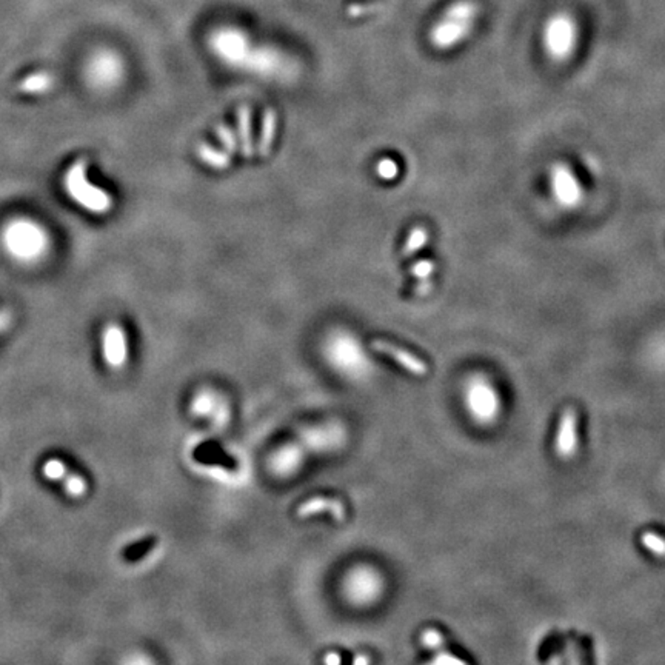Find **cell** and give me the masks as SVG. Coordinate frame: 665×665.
<instances>
[{"instance_id":"obj_9","label":"cell","mask_w":665,"mask_h":665,"mask_svg":"<svg viewBox=\"0 0 665 665\" xmlns=\"http://www.w3.org/2000/svg\"><path fill=\"white\" fill-rule=\"evenodd\" d=\"M573 44V36L569 28L554 26L549 31V46L554 57L564 59L570 54Z\"/></svg>"},{"instance_id":"obj_3","label":"cell","mask_w":665,"mask_h":665,"mask_svg":"<svg viewBox=\"0 0 665 665\" xmlns=\"http://www.w3.org/2000/svg\"><path fill=\"white\" fill-rule=\"evenodd\" d=\"M552 191L557 203L565 208H576L582 202V188L570 166L556 163L552 168Z\"/></svg>"},{"instance_id":"obj_13","label":"cell","mask_w":665,"mask_h":665,"mask_svg":"<svg viewBox=\"0 0 665 665\" xmlns=\"http://www.w3.org/2000/svg\"><path fill=\"white\" fill-rule=\"evenodd\" d=\"M62 482H64L66 493L70 496H73V497L83 496L85 492H86V488H88L85 479L81 474H77V473L68 472L66 476L62 479Z\"/></svg>"},{"instance_id":"obj_16","label":"cell","mask_w":665,"mask_h":665,"mask_svg":"<svg viewBox=\"0 0 665 665\" xmlns=\"http://www.w3.org/2000/svg\"><path fill=\"white\" fill-rule=\"evenodd\" d=\"M216 131H218V138H219L220 143L223 145L225 151H227L228 154L236 153V150H238V138H236V134H234V131L230 128V126L219 125Z\"/></svg>"},{"instance_id":"obj_23","label":"cell","mask_w":665,"mask_h":665,"mask_svg":"<svg viewBox=\"0 0 665 665\" xmlns=\"http://www.w3.org/2000/svg\"><path fill=\"white\" fill-rule=\"evenodd\" d=\"M325 662H327V664H331V662H332V664H339V662H340L339 654H336V653H331L330 656H327V658H325Z\"/></svg>"},{"instance_id":"obj_7","label":"cell","mask_w":665,"mask_h":665,"mask_svg":"<svg viewBox=\"0 0 665 665\" xmlns=\"http://www.w3.org/2000/svg\"><path fill=\"white\" fill-rule=\"evenodd\" d=\"M322 512H328L331 516L335 517L337 521H344L345 519V505L342 504L339 499H331V497H313L310 501L302 504L298 508V516L299 517H308L313 514H318Z\"/></svg>"},{"instance_id":"obj_21","label":"cell","mask_w":665,"mask_h":665,"mask_svg":"<svg viewBox=\"0 0 665 665\" xmlns=\"http://www.w3.org/2000/svg\"><path fill=\"white\" fill-rule=\"evenodd\" d=\"M422 644L425 645V647L433 649V650H441L445 645L442 634L435 629H430L422 634Z\"/></svg>"},{"instance_id":"obj_5","label":"cell","mask_w":665,"mask_h":665,"mask_svg":"<svg viewBox=\"0 0 665 665\" xmlns=\"http://www.w3.org/2000/svg\"><path fill=\"white\" fill-rule=\"evenodd\" d=\"M578 413L574 408H565L556 439V450L561 457H572L578 445Z\"/></svg>"},{"instance_id":"obj_1","label":"cell","mask_w":665,"mask_h":665,"mask_svg":"<svg viewBox=\"0 0 665 665\" xmlns=\"http://www.w3.org/2000/svg\"><path fill=\"white\" fill-rule=\"evenodd\" d=\"M86 161L82 159L74 163L66 174L65 185L71 198L79 202L82 207L93 213H106L113 205V200L103 190L96 188L86 181Z\"/></svg>"},{"instance_id":"obj_2","label":"cell","mask_w":665,"mask_h":665,"mask_svg":"<svg viewBox=\"0 0 665 665\" xmlns=\"http://www.w3.org/2000/svg\"><path fill=\"white\" fill-rule=\"evenodd\" d=\"M6 245L19 258H34L42 253L45 236L36 225L19 222L6 231Z\"/></svg>"},{"instance_id":"obj_14","label":"cell","mask_w":665,"mask_h":665,"mask_svg":"<svg viewBox=\"0 0 665 665\" xmlns=\"http://www.w3.org/2000/svg\"><path fill=\"white\" fill-rule=\"evenodd\" d=\"M42 473L46 479H50V481H62L68 473V467L65 465V462L61 461V459L53 457V459H48V461L44 464Z\"/></svg>"},{"instance_id":"obj_20","label":"cell","mask_w":665,"mask_h":665,"mask_svg":"<svg viewBox=\"0 0 665 665\" xmlns=\"http://www.w3.org/2000/svg\"><path fill=\"white\" fill-rule=\"evenodd\" d=\"M435 273V263L432 260H419L412 267V275L419 280L430 279Z\"/></svg>"},{"instance_id":"obj_11","label":"cell","mask_w":665,"mask_h":665,"mask_svg":"<svg viewBox=\"0 0 665 665\" xmlns=\"http://www.w3.org/2000/svg\"><path fill=\"white\" fill-rule=\"evenodd\" d=\"M198 153H199V158L205 163L210 165L211 168L225 170V168H228L230 163H231V158H230V154L227 151H220V150L213 148V146L208 145V143H202L199 146Z\"/></svg>"},{"instance_id":"obj_6","label":"cell","mask_w":665,"mask_h":665,"mask_svg":"<svg viewBox=\"0 0 665 665\" xmlns=\"http://www.w3.org/2000/svg\"><path fill=\"white\" fill-rule=\"evenodd\" d=\"M371 348L377 353H382L390 356L391 359H395L399 365H402L405 370H408L410 373H413L416 376H425L428 373V367L422 359H419L417 356L408 353L407 350L399 348L390 342L385 340H375L371 344Z\"/></svg>"},{"instance_id":"obj_15","label":"cell","mask_w":665,"mask_h":665,"mask_svg":"<svg viewBox=\"0 0 665 665\" xmlns=\"http://www.w3.org/2000/svg\"><path fill=\"white\" fill-rule=\"evenodd\" d=\"M50 85H51V77L50 76L36 74V76L28 77L26 81L22 82L21 90H24L26 93H42V91H46L48 88H51Z\"/></svg>"},{"instance_id":"obj_12","label":"cell","mask_w":665,"mask_h":665,"mask_svg":"<svg viewBox=\"0 0 665 665\" xmlns=\"http://www.w3.org/2000/svg\"><path fill=\"white\" fill-rule=\"evenodd\" d=\"M428 240V231L424 227H416L410 233V238L404 247V256L410 258L413 256L415 253H417L420 248H422Z\"/></svg>"},{"instance_id":"obj_17","label":"cell","mask_w":665,"mask_h":665,"mask_svg":"<svg viewBox=\"0 0 665 665\" xmlns=\"http://www.w3.org/2000/svg\"><path fill=\"white\" fill-rule=\"evenodd\" d=\"M642 544L645 549H649L651 553L658 556H665V539L662 536L653 532H645L642 534Z\"/></svg>"},{"instance_id":"obj_19","label":"cell","mask_w":665,"mask_h":665,"mask_svg":"<svg viewBox=\"0 0 665 665\" xmlns=\"http://www.w3.org/2000/svg\"><path fill=\"white\" fill-rule=\"evenodd\" d=\"M376 173L380 179H384V181H393L397 178V174H399V166L397 163L393 161V159H382V161H379V163L376 165Z\"/></svg>"},{"instance_id":"obj_22","label":"cell","mask_w":665,"mask_h":665,"mask_svg":"<svg viewBox=\"0 0 665 665\" xmlns=\"http://www.w3.org/2000/svg\"><path fill=\"white\" fill-rule=\"evenodd\" d=\"M432 288H433V283L430 282L428 279H424L422 283H419V285L416 287V295L425 296V295H428L430 291H432Z\"/></svg>"},{"instance_id":"obj_8","label":"cell","mask_w":665,"mask_h":665,"mask_svg":"<svg viewBox=\"0 0 665 665\" xmlns=\"http://www.w3.org/2000/svg\"><path fill=\"white\" fill-rule=\"evenodd\" d=\"M276 126H278L276 111L268 108L265 113H263V117H262L260 138L258 142V154L260 156V158H267V156L270 154L273 142H275Z\"/></svg>"},{"instance_id":"obj_10","label":"cell","mask_w":665,"mask_h":665,"mask_svg":"<svg viewBox=\"0 0 665 665\" xmlns=\"http://www.w3.org/2000/svg\"><path fill=\"white\" fill-rule=\"evenodd\" d=\"M238 126H239V139L243 158H251L254 154L253 146V134H251V110L250 106L243 105L238 111Z\"/></svg>"},{"instance_id":"obj_4","label":"cell","mask_w":665,"mask_h":665,"mask_svg":"<svg viewBox=\"0 0 665 665\" xmlns=\"http://www.w3.org/2000/svg\"><path fill=\"white\" fill-rule=\"evenodd\" d=\"M103 355L106 364L113 368H121L126 362V337L125 331L116 324L105 328Z\"/></svg>"},{"instance_id":"obj_18","label":"cell","mask_w":665,"mask_h":665,"mask_svg":"<svg viewBox=\"0 0 665 665\" xmlns=\"http://www.w3.org/2000/svg\"><path fill=\"white\" fill-rule=\"evenodd\" d=\"M154 544H156L154 537H150V539H145L139 544H134L130 547V549L125 550V557L128 561H138L143 554H146L153 549Z\"/></svg>"},{"instance_id":"obj_24","label":"cell","mask_w":665,"mask_h":665,"mask_svg":"<svg viewBox=\"0 0 665 665\" xmlns=\"http://www.w3.org/2000/svg\"><path fill=\"white\" fill-rule=\"evenodd\" d=\"M364 662L367 664V662H370V659L368 658H356L355 659V664H364Z\"/></svg>"}]
</instances>
